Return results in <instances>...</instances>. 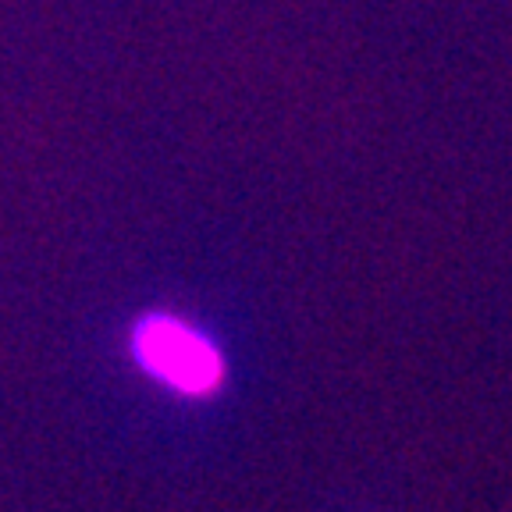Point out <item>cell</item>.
Returning <instances> with one entry per match:
<instances>
[{
    "label": "cell",
    "mask_w": 512,
    "mask_h": 512,
    "mask_svg": "<svg viewBox=\"0 0 512 512\" xmlns=\"http://www.w3.org/2000/svg\"><path fill=\"white\" fill-rule=\"evenodd\" d=\"M136 363L160 384L189 399L217 395L224 384V356L207 335L168 313H150L132 331Z\"/></svg>",
    "instance_id": "cell-1"
}]
</instances>
